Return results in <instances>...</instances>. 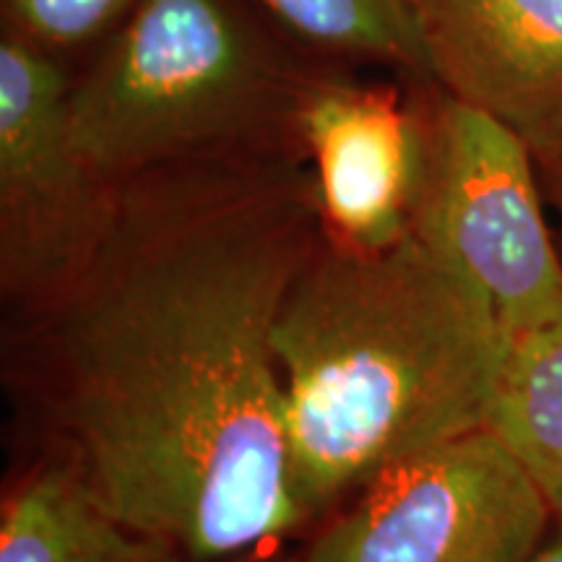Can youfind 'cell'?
<instances>
[{"label": "cell", "mask_w": 562, "mask_h": 562, "mask_svg": "<svg viewBox=\"0 0 562 562\" xmlns=\"http://www.w3.org/2000/svg\"><path fill=\"white\" fill-rule=\"evenodd\" d=\"M323 235L302 154L178 161L117 182L87 269L13 318L42 453L193 562L305 529L273 331Z\"/></svg>", "instance_id": "6da1fadb"}, {"label": "cell", "mask_w": 562, "mask_h": 562, "mask_svg": "<svg viewBox=\"0 0 562 562\" xmlns=\"http://www.w3.org/2000/svg\"><path fill=\"white\" fill-rule=\"evenodd\" d=\"M510 339L459 273L406 235H323L281 307L290 487L307 526L409 456L484 427Z\"/></svg>", "instance_id": "7a4b0ae2"}, {"label": "cell", "mask_w": 562, "mask_h": 562, "mask_svg": "<svg viewBox=\"0 0 562 562\" xmlns=\"http://www.w3.org/2000/svg\"><path fill=\"white\" fill-rule=\"evenodd\" d=\"M323 66L256 0H136L68 83L70 133L112 182L193 159L305 157L300 117Z\"/></svg>", "instance_id": "3957f363"}, {"label": "cell", "mask_w": 562, "mask_h": 562, "mask_svg": "<svg viewBox=\"0 0 562 562\" xmlns=\"http://www.w3.org/2000/svg\"><path fill=\"white\" fill-rule=\"evenodd\" d=\"M425 157L409 235L484 300L508 339L562 318V248L529 146L430 81H412Z\"/></svg>", "instance_id": "277c9868"}, {"label": "cell", "mask_w": 562, "mask_h": 562, "mask_svg": "<svg viewBox=\"0 0 562 562\" xmlns=\"http://www.w3.org/2000/svg\"><path fill=\"white\" fill-rule=\"evenodd\" d=\"M552 505L487 427L393 463L300 562H529Z\"/></svg>", "instance_id": "5b68a950"}, {"label": "cell", "mask_w": 562, "mask_h": 562, "mask_svg": "<svg viewBox=\"0 0 562 562\" xmlns=\"http://www.w3.org/2000/svg\"><path fill=\"white\" fill-rule=\"evenodd\" d=\"M66 68L0 40V294L11 318L58 297L94 256L117 182L89 165L68 121Z\"/></svg>", "instance_id": "8992f818"}, {"label": "cell", "mask_w": 562, "mask_h": 562, "mask_svg": "<svg viewBox=\"0 0 562 562\" xmlns=\"http://www.w3.org/2000/svg\"><path fill=\"white\" fill-rule=\"evenodd\" d=\"M300 140L328 240L383 250L409 235L425 157L417 89L402 100L323 66L305 97Z\"/></svg>", "instance_id": "52a82bcc"}, {"label": "cell", "mask_w": 562, "mask_h": 562, "mask_svg": "<svg viewBox=\"0 0 562 562\" xmlns=\"http://www.w3.org/2000/svg\"><path fill=\"white\" fill-rule=\"evenodd\" d=\"M427 81L495 117L537 165L562 151V0H412Z\"/></svg>", "instance_id": "ba28073f"}, {"label": "cell", "mask_w": 562, "mask_h": 562, "mask_svg": "<svg viewBox=\"0 0 562 562\" xmlns=\"http://www.w3.org/2000/svg\"><path fill=\"white\" fill-rule=\"evenodd\" d=\"M0 562H193L170 539L125 524L68 463L40 453L5 492Z\"/></svg>", "instance_id": "9c48e42d"}, {"label": "cell", "mask_w": 562, "mask_h": 562, "mask_svg": "<svg viewBox=\"0 0 562 562\" xmlns=\"http://www.w3.org/2000/svg\"><path fill=\"white\" fill-rule=\"evenodd\" d=\"M484 427L562 510V318L510 339Z\"/></svg>", "instance_id": "30bf717a"}, {"label": "cell", "mask_w": 562, "mask_h": 562, "mask_svg": "<svg viewBox=\"0 0 562 562\" xmlns=\"http://www.w3.org/2000/svg\"><path fill=\"white\" fill-rule=\"evenodd\" d=\"M258 9L315 60L383 66L427 81L412 0H256Z\"/></svg>", "instance_id": "8fae6325"}, {"label": "cell", "mask_w": 562, "mask_h": 562, "mask_svg": "<svg viewBox=\"0 0 562 562\" xmlns=\"http://www.w3.org/2000/svg\"><path fill=\"white\" fill-rule=\"evenodd\" d=\"M133 5L136 0H0L3 32L58 60L108 37Z\"/></svg>", "instance_id": "7c38bea8"}, {"label": "cell", "mask_w": 562, "mask_h": 562, "mask_svg": "<svg viewBox=\"0 0 562 562\" xmlns=\"http://www.w3.org/2000/svg\"><path fill=\"white\" fill-rule=\"evenodd\" d=\"M539 178H542V186L547 188V195H550L554 211H558L560 220V248H562V151L547 165H539Z\"/></svg>", "instance_id": "4fadbf2b"}, {"label": "cell", "mask_w": 562, "mask_h": 562, "mask_svg": "<svg viewBox=\"0 0 562 562\" xmlns=\"http://www.w3.org/2000/svg\"><path fill=\"white\" fill-rule=\"evenodd\" d=\"M529 562H562V510H554L550 529Z\"/></svg>", "instance_id": "5bb4252c"}, {"label": "cell", "mask_w": 562, "mask_h": 562, "mask_svg": "<svg viewBox=\"0 0 562 562\" xmlns=\"http://www.w3.org/2000/svg\"><path fill=\"white\" fill-rule=\"evenodd\" d=\"M252 562H300V560L284 558V554H273V558H256Z\"/></svg>", "instance_id": "9a60e30c"}]
</instances>
